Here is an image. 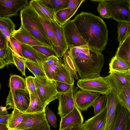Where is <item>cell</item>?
Returning <instances> with one entry per match:
<instances>
[{
    "label": "cell",
    "mask_w": 130,
    "mask_h": 130,
    "mask_svg": "<svg viewBox=\"0 0 130 130\" xmlns=\"http://www.w3.org/2000/svg\"><path fill=\"white\" fill-rule=\"evenodd\" d=\"M30 102L29 107L25 112L34 113L45 111L46 106L39 97L36 91L30 94Z\"/></svg>",
    "instance_id": "23"
},
{
    "label": "cell",
    "mask_w": 130,
    "mask_h": 130,
    "mask_svg": "<svg viewBox=\"0 0 130 130\" xmlns=\"http://www.w3.org/2000/svg\"><path fill=\"white\" fill-rule=\"evenodd\" d=\"M64 64L74 79L99 77L104 63L101 52L87 45L69 49L64 55Z\"/></svg>",
    "instance_id": "1"
},
{
    "label": "cell",
    "mask_w": 130,
    "mask_h": 130,
    "mask_svg": "<svg viewBox=\"0 0 130 130\" xmlns=\"http://www.w3.org/2000/svg\"><path fill=\"white\" fill-rule=\"evenodd\" d=\"M45 111L31 113H24L22 121L15 128L17 130H27L34 128L48 122Z\"/></svg>",
    "instance_id": "11"
},
{
    "label": "cell",
    "mask_w": 130,
    "mask_h": 130,
    "mask_svg": "<svg viewBox=\"0 0 130 130\" xmlns=\"http://www.w3.org/2000/svg\"><path fill=\"white\" fill-rule=\"evenodd\" d=\"M107 111L106 106L100 112L85 121L82 125L84 130H104Z\"/></svg>",
    "instance_id": "14"
},
{
    "label": "cell",
    "mask_w": 130,
    "mask_h": 130,
    "mask_svg": "<svg viewBox=\"0 0 130 130\" xmlns=\"http://www.w3.org/2000/svg\"><path fill=\"white\" fill-rule=\"evenodd\" d=\"M38 16L44 30L52 42L53 48H57L58 44L52 22Z\"/></svg>",
    "instance_id": "27"
},
{
    "label": "cell",
    "mask_w": 130,
    "mask_h": 130,
    "mask_svg": "<svg viewBox=\"0 0 130 130\" xmlns=\"http://www.w3.org/2000/svg\"><path fill=\"white\" fill-rule=\"evenodd\" d=\"M7 65L6 63L3 60L0 59V69H1Z\"/></svg>",
    "instance_id": "52"
},
{
    "label": "cell",
    "mask_w": 130,
    "mask_h": 130,
    "mask_svg": "<svg viewBox=\"0 0 130 130\" xmlns=\"http://www.w3.org/2000/svg\"><path fill=\"white\" fill-rule=\"evenodd\" d=\"M83 122L81 111L76 105L72 111L61 118L59 130L75 125L82 126Z\"/></svg>",
    "instance_id": "15"
},
{
    "label": "cell",
    "mask_w": 130,
    "mask_h": 130,
    "mask_svg": "<svg viewBox=\"0 0 130 130\" xmlns=\"http://www.w3.org/2000/svg\"><path fill=\"white\" fill-rule=\"evenodd\" d=\"M72 85L66 92L58 94L59 105L57 113L60 115L61 118L72 111L76 106L74 95L78 91V88Z\"/></svg>",
    "instance_id": "9"
},
{
    "label": "cell",
    "mask_w": 130,
    "mask_h": 130,
    "mask_svg": "<svg viewBox=\"0 0 130 130\" xmlns=\"http://www.w3.org/2000/svg\"><path fill=\"white\" fill-rule=\"evenodd\" d=\"M115 56L130 65V35L119 45Z\"/></svg>",
    "instance_id": "22"
},
{
    "label": "cell",
    "mask_w": 130,
    "mask_h": 130,
    "mask_svg": "<svg viewBox=\"0 0 130 130\" xmlns=\"http://www.w3.org/2000/svg\"><path fill=\"white\" fill-rule=\"evenodd\" d=\"M9 87L10 90L20 89L26 90L27 88L25 79L17 75L14 74L10 76L9 80Z\"/></svg>",
    "instance_id": "28"
},
{
    "label": "cell",
    "mask_w": 130,
    "mask_h": 130,
    "mask_svg": "<svg viewBox=\"0 0 130 130\" xmlns=\"http://www.w3.org/2000/svg\"><path fill=\"white\" fill-rule=\"evenodd\" d=\"M58 58V57L56 56L49 57L46 60L43 64L50 65L55 64L57 63L60 60Z\"/></svg>",
    "instance_id": "45"
},
{
    "label": "cell",
    "mask_w": 130,
    "mask_h": 130,
    "mask_svg": "<svg viewBox=\"0 0 130 130\" xmlns=\"http://www.w3.org/2000/svg\"><path fill=\"white\" fill-rule=\"evenodd\" d=\"M45 111L50 124L54 128H56L57 126V119L53 112L48 107L45 108Z\"/></svg>",
    "instance_id": "43"
},
{
    "label": "cell",
    "mask_w": 130,
    "mask_h": 130,
    "mask_svg": "<svg viewBox=\"0 0 130 130\" xmlns=\"http://www.w3.org/2000/svg\"><path fill=\"white\" fill-rule=\"evenodd\" d=\"M7 124L0 123V130H9Z\"/></svg>",
    "instance_id": "51"
},
{
    "label": "cell",
    "mask_w": 130,
    "mask_h": 130,
    "mask_svg": "<svg viewBox=\"0 0 130 130\" xmlns=\"http://www.w3.org/2000/svg\"><path fill=\"white\" fill-rule=\"evenodd\" d=\"M99 2L97 10L101 17L104 18H111L110 13L104 0H91Z\"/></svg>",
    "instance_id": "38"
},
{
    "label": "cell",
    "mask_w": 130,
    "mask_h": 130,
    "mask_svg": "<svg viewBox=\"0 0 130 130\" xmlns=\"http://www.w3.org/2000/svg\"><path fill=\"white\" fill-rule=\"evenodd\" d=\"M63 64L60 60L57 63L53 64L48 65L43 64L42 66L46 77L50 79L53 80V76L54 72Z\"/></svg>",
    "instance_id": "33"
},
{
    "label": "cell",
    "mask_w": 130,
    "mask_h": 130,
    "mask_svg": "<svg viewBox=\"0 0 130 130\" xmlns=\"http://www.w3.org/2000/svg\"><path fill=\"white\" fill-rule=\"evenodd\" d=\"M27 0H0V16L11 17L27 5Z\"/></svg>",
    "instance_id": "12"
},
{
    "label": "cell",
    "mask_w": 130,
    "mask_h": 130,
    "mask_svg": "<svg viewBox=\"0 0 130 130\" xmlns=\"http://www.w3.org/2000/svg\"><path fill=\"white\" fill-rule=\"evenodd\" d=\"M107 97L104 95L100 96L94 102L92 106L94 108V115L100 112L106 106Z\"/></svg>",
    "instance_id": "37"
},
{
    "label": "cell",
    "mask_w": 130,
    "mask_h": 130,
    "mask_svg": "<svg viewBox=\"0 0 130 130\" xmlns=\"http://www.w3.org/2000/svg\"><path fill=\"white\" fill-rule=\"evenodd\" d=\"M55 81L56 86V90L58 93L66 92L72 85L64 83Z\"/></svg>",
    "instance_id": "44"
},
{
    "label": "cell",
    "mask_w": 130,
    "mask_h": 130,
    "mask_svg": "<svg viewBox=\"0 0 130 130\" xmlns=\"http://www.w3.org/2000/svg\"><path fill=\"white\" fill-rule=\"evenodd\" d=\"M111 72L116 78L125 87H130V71L123 73L115 71Z\"/></svg>",
    "instance_id": "34"
},
{
    "label": "cell",
    "mask_w": 130,
    "mask_h": 130,
    "mask_svg": "<svg viewBox=\"0 0 130 130\" xmlns=\"http://www.w3.org/2000/svg\"><path fill=\"white\" fill-rule=\"evenodd\" d=\"M81 90L106 95L112 88L105 77L80 79L77 83Z\"/></svg>",
    "instance_id": "5"
},
{
    "label": "cell",
    "mask_w": 130,
    "mask_h": 130,
    "mask_svg": "<svg viewBox=\"0 0 130 130\" xmlns=\"http://www.w3.org/2000/svg\"><path fill=\"white\" fill-rule=\"evenodd\" d=\"M85 1L84 0H69L68 5L65 8L71 10V11L68 16V20L74 15L82 3Z\"/></svg>",
    "instance_id": "40"
},
{
    "label": "cell",
    "mask_w": 130,
    "mask_h": 130,
    "mask_svg": "<svg viewBox=\"0 0 130 130\" xmlns=\"http://www.w3.org/2000/svg\"><path fill=\"white\" fill-rule=\"evenodd\" d=\"M118 22V39L120 45L126 37L130 35V24L127 22Z\"/></svg>",
    "instance_id": "30"
},
{
    "label": "cell",
    "mask_w": 130,
    "mask_h": 130,
    "mask_svg": "<svg viewBox=\"0 0 130 130\" xmlns=\"http://www.w3.org/2000/svg\"><path fill=\"white\" fill-rule=\"evenodd\" d=\"M30 102L27 89H17L10 90L6 102L7 110L16 108L24 113L28 108Z\"/></svg>",
    "instance_id": "7"
},
{
    "label": "cell",
    "mask_w": 130,
    "mask_h": 130,
    "mask_svg": "<svg viewBox=\"0 0 130 130\" xmlns=\"http://www.w3.org/2000/svg\"><path fill=\"white\" fill-rule=\"evenodd\" d=\"M80 34L88 45L101 52L108 39V30L104 21L90 12H82L73 20Z\"/></svg>",
    "instance_id": "2"
},
{
    "label": "cell",
    "mask_w": 130,
    "mask_h": 130,
    "mask_svg": "<svg viewBox=\"0 0 130 130\" xmlns=\"http://www.w3.org/2000/svg\"><path fill=\"white\" fill-rule=\"evenodd\" d=\"M62 27L69 48L88 45L81 36L73 20H69Z\"/></svg>",
    "instance_id": "10"
},
{
    "label": "cell",
    "mask_w": 130,
    "mask_h": 130,
    "mask_svg": "<svg viewBox=\"0 0 130 130\" xmlns=\"http://www.w3.org/2000/svg\"><path fill=\"white\" fill-rule=\"evenodd\" d=\"M27 130H50V126L47 122L45 124L40 126Z\"/></svg>",
    "instance_id": "47"
},
{
    "label": "cell",
    "mask_w": 130,
    "mask_h": 130,
    "mask_svg": "<svg viewBox=\"0 0 130 130\" xmlns=\"http://www.w3.org/2000/svg\"><path fill=\"white\" fill-rule=\"evenodd\" d=\"M21 46L22 54L24 59L30 60L42 66L48 57L41 54L32 47L22 43Z\"/></svg>",
    "instance_id": "20"
},
{
    "label": "cell",
    "mask_w": 130,
    "mask_h": 130,
    "mask_svg": "<svg viewBox=\"0 0 130 130\" xmlns=\"http://www.w3.org/2000/svg\"><path fill=\"white\" fill-rule=\"evenodd\" d=\"M100 96L99 93L80 90L75 93L74 98L77 108L80 111H84L92 106L95 101Z\"/></svg>",
    "instance_id": "13"
},
{
    "label": "cell",
    "mask_w": 130,
    "mask_h": 130,
    "mask_svg": "<svg viewBox=\"0 0 130 130\" xmlns=\"http://www.w3.org/2000/svg\"><path fill=\"white\" fill-rule=\"evenodd\" d=\"M21 25L31 35L46 46L53 48V44L36 11L28 4L20 11Z\"/></svg>",
    "instance_id": "3"
},
{
    "label": "cell",
    "mask_w": 130,
    "mask_h": 130,
    "mask_svg": "<svg viewBox=\"0 0 130 130\" xmlns=\"http://www.w3.org/2000/svg\"><path fill=\"white\" fill-rule=\"evenodd\" d=\"M28 5L42 18L51 22L56 21L54 10L48 7L43 0H32Z\"/></svg>",
    "instance_id": "18"
},
{
    "label": "cell",
    "mask_w": 130,
    "mask_h": 130,
    "mask_svg": "<svg viewBox=\"0 0 130 130\" xmlns=\"http://www.w3.org/2000/svg\"><path fill=\"white\" fill-rule=\"evenodd\" d=\"M8 41L15 53L19 56L24 58L22 52L21 43L12 36H10Z\"/></svg>",
    "instance_id": "39"
},
{
    "label": "cell",
    "mask_w": 130,
    "mask_h": 130,
    "mask_svg": "<svg viewBox=\"0 0 130 130\" xmlns=\"http://www.w3.org/2000/svg\"><path fill=\"white\" fill-rule=\"evenodd\" d=\"M35 77L37 92L46 107L50 102L57 99L58 93L56 90L55 82L46 77Z\"/></svg>",
    "instance_id": "4"
},
{
    "label": "cell",
    "mask_w": 130,
    "mask_h": 130,
    "mask_svg": "<svg viewBox=\"0 0 130 130\" xmlns=\"http://www.w3.org/2000/svg\"><path fill=\"white\" fill-rule=\"evenodd\" d=\"M111 130H130V112L120 102L117 118Z\"/></svg>",
    "instance_id": "16"
},
{
    "label": "cell",
    "mask_w": 130,
    "mask_h": 130,
    "mask_svg": "<svg viewBox=\"0 0 130 130\" xmlns=\"http://www.w3.org/2000/svg\"><path fill=\"white\" fill-rule=\"evenodd\" d=\"M109 67V73L114 71L123 73L130 71V65L115 56L111 59Z\"/></svg>",
    "instance_id": "25"
},
{
    "label": "cell",
    "mask_w": 130,
    "mask_h": 130,
    "mask_svg": "<svg viewBox=\"0 0 130 130\" xmlns=\"http://www.w3.org/2000/svg\"><path fill=\"white\" fill-rule=\"evenodd\" d=\"M8 114L6 106H0V116L5 115Z\"/></svg>",
    "instance_id": "50"
},
{
    "label": "cell",
    "mask_w": 130,
    "mask_h": 130,
    "mask_svg": "<svg viewBox=\"0 0 130 130\" xmlns=\"http://www.w3.org/2000/svg\"><path fill=\"white\" fill-rule=\"evenodd\" d=\"M45 4L53 10L55 14L66 8L68 5L69 0H43Z\"/></svg>",
    "instance_id": "29"
},
{
    "label": "cell",
    "mask_w": 130,
    "mask_h": 130,
    "mask_svg": "<svg viewBox=\"0 0 130 130\" xmlns=\"http://www.w3.org/2000/svg\"><path fill=\"white\" fill-rule=\"evenodd\" d=\"M60 130H84L82 126L75 125L68 127Z\"/></svg>",
    "instance_id": "48"
},
{
    "label": "cell",
    "mask_w": 130,
    "mask_h": 130,
    "mask_svg": "<svg viewBox=\"0 0 130 130\" xmlns=\"http://www.w3.org/2000/svg\"><path fill=\"white\" fill-rule=\"evenodd\" d=\"M8 44L12 52L14 64L16 66L18 70L21 73L22 75L25 76V66L24 59L19 56L15 53L9 44L8 41Z\"/></svg>",
    "instance_id": "32"
},
{
    "label": "cell",
    "mask_w": 130,
    "mask_h": 130,
    "mask_svg": "<svg viewBox=\"0 0 130 130\" xmlns=\"http://www.w3.org/2000/svg\"><path fill=\"white\" fill-rule=\"evenodd\" d=\"M0 59L4 61L7 65L11 64H14L12 52L9 46L8 41L6 47L3 49L0 48Z\"/></svg>",
    "instance_id": "35"
},
{
    "label": "cell",
    "mask_w": 130,
    "mask_h": 130,
    "mask_svg": "<svg viewBox=\"0 0 130 130\" xmlns=\"http://www.w3.org/2000/svg\"><path fill=\"white\" fill-rule=\"evenodd\" d=\"M25 67L36 76L46 77L42 66L28 60L24 59Z\"/></svg>",
    "instance_id": "31"
},
{
    "label": "cell",
    "mask_w": 130,
    "mask_h": 130,
    "mask_svg": "<svg viewBox=\"0 0 130 130\" xmlns=\"http://www.w3.org/2000/svg\"><path fill=\"white\" fill-rule=\"evenodd\" d=\"M11 36L22 44L32 47L36 46H45L31 35L21 25L19 29L15 30Z\"/></svg>",
    "instance_id": "19"
},
{
    "label": "cell",
    "mask_w": 130,
    "mask_h": 130,
    "mask_svg": "<svg viewBox=\"0 0 130 130\" xmlns=\"http://www.w3.org/2000/svg\"><path fill=\"white\" fill-rule=\"evenodd\" d=\"M53 80L74 85L75 80L64 64L54 72Z\"/></svg>",
    "instance_id": "21"
},
{
    "label": "cell",
    "mask_w": 130,
    "mask_h": 130,
    "mask_svg": "<svg viewBox=\"0 0 130 130\" xmlns=\"http://www.w3.org/2000/svg\"><path fill=\"white\" fill-rule=\"evenodd\" d=\"M11 115L8 114L5 115L0 116V123L7 124V121Z\"/></svg>",
    "instance_id": "49"
},
{
    "label": "cell",
    "mask_w": 130,
    "mask_h": 130,
    "mask_svg": "<svg viewBox=\"0 0 130 130\" xmlns=\"http://www.w3.org/2000/svg\"><path fill=\"white\" fill-rule=\"evenodd\" d=\"M55 37L57 40L58 47L54 48L57 54L58 57H62L69 49L65 38L62 27L60 26L56 21L52 22Z\"/></svg>",
    "instance_id": "17"
},
{
    "label": "cell",
    "mask_w": 130,
    "mask_h": 130,
    "mask_svg": "<svg viewBox=\"0 0 130 130\" xmlns=\"http://www.w3.org/2000/svg\"><path fill=\"white\" fill-rule=\"evenodd\" d=\"M15 25L8 17L0 16V30L8 40L15 30Z\"/></svg>",
    "instance_id": "24"
},
{
    "label": "cell",
    "mask_w": 130,
    "mask_h": 130,
    "mask_svg": "<svg viewBox=\"0 0 130 130\" xmlns=\"http://www.w3.org/2000/svg\"><path fill=\"white\" fill-rule=\"evenodd\" d=\"M111 18L118 22L130 23V0H104Z\"/></svg>",
    "instance_id": "6"
},
{
    "label": "cell",
    "mask_w": 130,
    "mask_h": 130,
    "mask_svg": "<svg viewBox=\"0 0 130 130\" xmlns=\"http://www.w3.org/2000/svg\"><path fill=\"white\" fill-rule=\"evenodd\" d=\"M32 47L41 54L48 57H58L56 52L53 48L45 46H36Z\"/></svg>",
    "instance_id": "41"
},
{
    "label": "cell",
    "mask_w": 130,
    "mask_h": 130,
    "mask_svg": "<svg viewBox=\"0 0 130 130\" xmlns=\"http://www.w3.org/2000/svg\"><path fill=\"white\" fill-rule=\"evenodd\" d=\"M24 113L14 108L7 121V126L9 129H14L21 122Z\"/></svg>",
    "instance_id": "26"
},
{
    "label": "cell",
    "mask_w": 130,
    "mask_h": 130,
    "mask_svg": "<svg viewBox=\"0 0 130 130\" xmlns=\"http://www.w3.org/2000/svg\"><path fill=\"white\" fill-rule=\"evenodd\" d=\"M25 79L27 88L29 94L35 92L36 90L35 77L29 76L26 77Z\"/></svg>",
    "instance_id": "42"
},
{
    "label": "cell",
    "mask_w": 130,
    "mask_h": 130,
    "mask_svg": "<svg viewBox=\"0 0 130 130\" xmlns=\"http://www.w3.org/2000/svg\"><path fill=\"white\" fill-rule=\"evenodd\" d=\"M70 11V9L65 8L59 11L55 14L56 20L60 26L63 27L68 21V16Z\"/></svg>",
    "instance_id": "36"
},
{
    "label": "cell",
    "mask_w": 130,
    "mask_h": 130,
    "mask_svg": "<svg viewBox=\"0 0 130 130\" xmlns=\"http://www.w3.org/2000/svg\"><path fill=\"white\" fill-rule=\"evenodd\" d=\"M9 130H17L15 129H9Z\"/></svg>",
    "instance_id": "53"
},
{
    "label": "cell",
    "mask_w": 130,
    "mask_h": 130,
    "mask_svg": "<svg viewBox=\"0 0 130 130\" xmlns=\"http://www.w3.org/2000/svg\"><path fill=\"white\" fill-rule=\"evenodd\" d=\"M8 40L0 30V48L4 49L7 46Z\"/></svg>",
    "instance_id": "46"
},
{
    "label": "cell",
    "mask_w": 130,
    "mask_h": 130,
    "mask_svg": "<svg viewBox=\"0 0 130 130\" xmlns=\"http://www.w3.org/2000/svg\"><path fill=\"white\" fill-rule=\"evenodd\" d=\"M107 114L106 123L104 130H111L116 120L119 102L116 93L112 88L107 95Z\"/></svg>",
    "instance_id": "8"
},
{
    "label": "cell",
    "mask_w": 130,
    "mask_h": 130,
    "mask_svg": "<svg viewBox=\"0 0 130 130\" xmlns=\"http://www.w3.org/2000/svg\"><path fill=\"white\" fill-rule=\"evenodd\" d=\"M1 86L0 83V89H1Z\"/></svg>",
    "instance_id": "54"
}]
</instances>
